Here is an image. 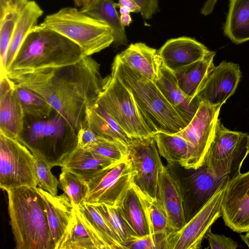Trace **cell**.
<instances>
[{
	"instance_id": "obj_1",
	"label": "cell",
	"mask_w": 249,
	"mask_h": 249,
	"mask_svg": "<svg viewBox=\"0 0 249 249\" xmlns=\"http://www.w3.org/2000/svg\"><path fill=\"white\" fill-rule=\"evenodd\" d=\"M6 75L38 93L78 132L86 126L87 109L96 102L104 82L100 65L91 56L67 66Z\"/></svg>"
},
{
	"instance_id": "obj_2",
	"label": "cell",
	"mask_w": 249,
	"mask_h": 249,
	"mask_svg": "<svg viewBox=\"0 0 249 249\" xmlns=\"http://www.w3.org/2000/svg\"><path fill=\"white\" fill-rule=\"evenodd\" d=\"M110 75L119 79L129 90L152 136L158 132L175 134L187 126L155 83L127 66L117 56L112 63Z\"/></svg>"
},
{
	"instance_id": "obj_3",
	"label": "cell",
	"mask_w": 249,
	"mask_h": 249,
	"mask_svg": "<svg viewBox=\"0 0 249 249\" xmlns=\"http://www.w3.org/2000/svg\"><path fill=\"white\" fill-rule=\"evenodd\" d=\"M84 56L77 44L42 22L28 34L6 74L67 66Z\"/></svg>"
},
{
	"instance_id": "obj_4",
	"label": "cell",
	"mask_w": 249,
	"mask_h": 249,
	"mask_svg": "<svg viewBox=\"0 0 249 249\" xmlns=\"http://www.w3.org/2000/svg\"><path fill=\"white\" fill-rule=\"evenodd\" d=\"M10 224L17 249H55L42 198L37 187L6 191Z\"/></svg>"
},
{
	"instance_id": "obj_5",
	"label": "cell",
	"mask_w": 249,
	"mask_h": 249,
	"mask_svg": "<svg viewBox=\"0 0 249 249\" xmlns=\"http://www.w3.org/2000/svg\"><path fill=\"white\" fill-rule=\"evenodd\" d=\"M78 131L54 110L48 118H24L23 127L17 139L52 168L61 166L77 146Z\"/></svg>"
},
{
	"instance_id": "obj_6",
	"label": "cell",
	"mask_w": 249,
	"mask_h": 249,
	"mask_svg": "<svg viewBox=\"0 0 249 249\" xmlns=\"http://www.w3.org/2000/svg\"><path fill=\"white\" fill-rule=\"evenodd\" d=\"M48 28L77 44L85 56H91L114 42L111 29L105 22L73 7H65L47 15Z\"/></svg>"
},
{
	"instance_id": "obj_7",
	"label": "cell",
	"mask_w": 249,
	"mask_h": 249,
	"mask_svg": "<svg viewBox=\"0 0 249 249\" xmlns=\"http://www.w3.org/2000/svg\"><path fill=\"white\" fill-rule=\"evenodd\" d=\"M249 154V134L231 130L218 118L205 164L215 176L228 177L229 181L239 174Z\"/></svg>"
},
{
	"instance_id": "obj_8",
	"label": "cell",
	"mask_w": 249,
	"mask_h": 249,
	"mask_svg": "<svg viewBox=\"0 0 249 249\" xmlns=\"http://www.w3.org/2000/svg\"><path fill=\"white\" fill-rule=\"evenodd\" d=\"M117 122L131 139L151 137L131 93L117 77L104 78L103 89L96 101Z\"/></svg>"
},
{
	"instance_id": "obj_9",
	"label": "cell",
	"mask_w": 249,
	"mask_h": 249,
	"mask_svg": "<svg viewBox=\"0 0 249 249\" xmlns=\"http://www.w3.org/2000/svg\"><path fill=\"white\" fill-rule=\"evenodd\" d=\"M37 186L32 153L17 139L0 134V188Z\"/></svg>"
},
{
	"instance_id": "obj_10",
	"label": "cell",
	"mask_w": 249,
	"mask_h": 249,
	"mask_svg": "<svg viewBox=\"0 0 249 249\" xmlns=\"http://www.w3.org/2000/svg\"><path fill=\"white\" fill-rule=\"evenodd\" d=\"M221 107L201 102L189 124L176 133L188 144L187 157L182 167L189 170L196 169L205 163Z\"/></svg>"
},
{
	"instance_id": "obj_11",
	"label": "cell",
	"mask_w": 249,
	"mask_h": 249,
	"mask_svg": "<svg viewBox=\"0 0 249 249\" xmlns=\"http://www.w3.org/2000/svg\"><path fill=\"white\" fill-rule=\"evenodd\" d=\"M127 158L133 171V183L142 193L156 198L159 176L163 165L153 136L132 139Z\"/></svg>"
},
{
	"instance_id": "obj_12",
	"label": "cell",
	"mask_w": 249,
	"mask_h": 249,
	"mask_svg": "<svg viewBox=\"0 0 249 249\" xmlns=\"http://www.w3.org/2000/svg\"><path fill=\"white\" fill-rule=\"evenodd\" d=\"M133 173L128 158L105 168L88 181L85 202L117 206L133 182Z\"/></svg>"
},
{
	"instance_id": "obj_13",
	"label": "cell",
	"mask_w": 249,
	"mask_h": 249,
	"mask_svg": "<svg viewBox=\"0 0 249 249\" xmlns=\"http://www.w3.org/2000/svg\"><path fill=\"white\" fill-rule=\"evenodd\" d=\"M227 184L223 186L180 230L168 234L167 249L201 248L202 241L212 225L222 216V201Z\"/></svg>"
},
{
	"instance_id": "obj_14",
	"label": "cell",
	"mask_w": 249,
	"mask_h": 249,
	"mask_svg": "<svg viewBox=\"0 0 249 249\" xmlns=\"http://www.w3.org/2000/svg\"><path fill=\"white\" fill-rule=\"evenodd\" d=\"M191 170L188 176L180 179L186 223L229 181L228 177L214 175L205 164Z\"/></svg>"
},
{
	"instance_id": "obj_15",
	"label": "cell",
	"mask_w": 249,
	"mask_h": 249,
	"mask_svg": "<svg viewBox=\"0 0 249 249\" xmlns=\"http://www.w3.org/2000/svg\"><path fill=\"white\" fill-rule=\"evenodd\" d=\"M226 226L239 233L249 230V170L228 182L221 205Z\"/></svg>"
},
{
	"instance_id": "obj_16",
	"label": "cell",
	"mask_w": 249,
	"mask_h": 249,
	"mask_svg": "<svg viewBox=\"0 0 249 249\" xmlns=\"http://www.w3.org/2000/svg\"><path fill=\"white\" fill-rule=\"evenodd\" d=\"M156 199L166 215L170 233L180 230L186 223L181 184L169 167L163 165L159 174Z\"/></svg>"
},
{
	"instance_id": "obj_17",
	"label": "cell",
	"mask_w": 249,
	"mask_h": 249,
	"mask_svg": "<svg viewBox=\"0 0 249 249\" xmlns=\"http://www.w3.org/2000/svg\"><path fill=\"white\" fill-rule=\"evenodd\" d=\"M241 77L238 64L223 61L214 67L196 96L201 102L222 106L234 93Z\"/></svg>"
},
{
	"instance_id": "obj_18",
	"label": "cell",
	"mask_w": 249,
	"mask_h": 249,
	"mask_svg": "<svg viewBox=\"0 0 249 249\" xmlns=\"http://www.w3.org/2000/svg\"><path fill=\"white\" fill-rule=\"evenodd\" d=\"M209 51L195 39L182 36L168 40L158 53L162 64L174 72L201 59Z\"/></svg>"
},
{
	"instance_id": "obj_19",
	"label": "cell",
	"mask_w": 249,
	"mask_h": 249,
	"mask_svg": "<svg viewBox=\"0 0 249 249\" xmlns=\"http://www.w3.org/2000/svg\"><path fill=\"white\" fill-rule=\"evenodd\" d=\"M0 85V134L17 139L23 127L24 114L14 82L5 75Z\"/></svg>"
},
{
	"instance_id": "obj_20",
	"label": "cell",
	"mask_w": 249,
	"mask_h": 249,
	"mask_svg": "<svg viewBox=\"0 0 249 249\" xmlns=\"http://www.w3.org/2000/svg\"><path fill=\"white\" fill-rule=\"evenodd\" d=\"M155 83L187 125L196 114L200 100L197 96L191 99L183 93L178 86L174 72L167 69L161 60L159 76Z\"/></svg>"
},
{
	"instance_id": "obj_21",
	"label": "cell",
	"mask_w": 249,
	"mask_h": 249,
	"mask_svg": "<svg viewBox=\"0 0 249 249\" xmlns=\"http://www.w3.org/2000/svg\"><path fill=\"white\" fill-rule=\"evenodd\" d=\"M37 190L43 201L56 249L71 219L73 206L64 193L54 196L39 187Z\"/></svg>"
},
{
	"instance_id": "obj_22",
	"label": "cell",
	"mask_w": 249,
	"mask_h": 249,
	"mask_svg": "<svg viewBox=\"0 0 249 249\" xmlns=\"http://www.w3.org/2000/svg\"><path fill=\"white\" fill-rule=\"evenodd\" d=\"M116 56L143 77L154 82L159 78L161 59L157 50L145 43H132Z\"/></svg>"
},
{
	"instance_id": "obj_23",
	"label": "cell",
	"mask_w": 249,
	"mask_h": 249,
	"mask_svg": "<svg viewBox=\"0 0 249 249\" xmlns=\"http://www.w3.org/2000/svg\"><path fill=\"white\" fill-rule=\"evenodd\" d=\"M73 206L71 219L56 249H105L78 206Z\"/></svg>"
},
{
	"instance_id": "obj_24",
	"label": "cell",
	"mask_w": 249,
	"mask_h": 249,
	"mask_svg": "<svg viewBox=\"0 0 249 249\" xmlns=\"http://www.w3.org/2000/svg\"><path fill=\"white\" fill-rule=\"evenodd\" d=\"M215 52L210 51L201 59L174 72L178 87L188 97L197 95L214 67Z\"/></svg>"
},
{
	"instance_id": "obj_25",
	"label": "cell",
	"mask_w": 249,
	"mask_h": 249,
	"mask_svg": "<svg viewBox=\"0 0 249 249\" xmlns=\"http://www.w3.org/2000/svg\"><path fill=\"white\" fill-rule=\"evenodd\" d=\"M117 162L77 146L60 167L61 170L69 171L88 181L101 170Z\"/></svg>"
},
{
	"instance_id": "obj_26",
	"label": "cell",
	"mask_w": 249,
	"mask_h": 249,
	"mask_svg": "<svg viewBox=\"0 0 249 249\" xmlns=\"http://www.w3.org/2000/svg\"><path fill=\"white\" fill-rule=\"evenodd\" d=\"M117 206L136 236L150 234L142 197L133 182L123 196Z\"/></svg>"
},
{
	"instance_id": "obj_27",
	"label": "cell",
	"mask_w": 249,
	"mask_h": 249,
	"mask_svg": "<svg viewBox=\"0 0 249 249\" xmlns=\"http://www.w3.org/2000/svg\"><path fill=\"white\" fill-rule=\"evenodd\" d=\"M43 13L42 9L34 0H28L22 6L8 49L6 72L28 34L36 25L38 19Z\"/></svg>"
},
{
	"instance_id": "obj_28",
	"label": "cell",
	"mask_w": 249,
	"mask_h": 249,
	"mask_svg": "<svg viewBox=\"0 0 249 249\" xmlns=\"http://www.w3.org/2000/svg\"><path fill=\"white\" fill-rule=\"evenodd\" d=\"M223 31L236 44L249 40V0H229Z\"/></svg>"
},
{
	"instance_id": "obj_29",
	"label": "cell",
	"mask_w": 249,
	"mask_h": 249,
	"mask_svg": "<svg viewBox=\"0 0 249 249\" xmlns=\"http://www.w3.org/2000/svg\"><path fill=\"white\" fill-rule=\"evenodd\" d=\"M116 8L113 0H91L80 10L107 24L112 30L114 42L125 45L127 42L126 35Z\"/></svg>"
},
{
	"instance_id": "obj_30",
	"label": "cell",
	"mask_w": 249,
	"mask_h": 249,
	"mask_svg": "<svg viewBox=\"0 0 249 249\" xmlns=\"http://www.w3.org/2000/svg\"><path fill=\"white\" fill-rule=\"evenodd\" d=\"M139 192L144 204L156 249H167V237L170 231L166 215L156 198Z\"/></svg>"
},
{
	"instance_id": "obj_31",
	"label": "cell",
	"mask_w": 249,
	"mask_h": 249,
	"mask_svg": "<svg viewBox=\"0 0 249 249\" xmlns=\"http://www.w3.org/2000/svg\"><path fill=\"white\" fill-rule=\"evenodd\" d=\"M78 210L105 249H124L100 212L91 204L84 202Z\"/></svg>"
},
{
	"instance_id": "obj_32",
	"label": "cell",
	"mask_w": 249,
	"mask_h": 249,
	"mask_svg": "<svg viewBox=\"0 0 249 249\" xmlns=\"http://www.w3.org/2000/svg\"><path fill=\"white\" fill-rule=\"evenodd\" d=\"M160 155L166 160L168 164L182 166L188 155L186 141L176 133L158 132L153 134Z\"/></svg>"
},
{
	"instance_id": "obj_33",
	"label": "cell",
	"mask_w": 249,
	"mask_h": 249,
	"mask_svg": "<svg viewBox=\"0 0 249 249\" xmlns=\"http://www.w3.org/2000/svg\"><path fill=\"white\" fill-rule=\"evenodd\" d=\"M14 85L25 117L40 120L52 114L54 109L38 93L15 83Z\"/></svg>"
},
{
	"instance_id": "obj_34",
	"label": "cell",
	"mask_w": 249,
	"mask_h": 249,
	"mask_svg": "<svg viewBox=\"0 0 249 249\" xmlns=\"http://www.w3.org/2000/svg\"><path fill=\"white\" fill-rule=\"evenodd\" d=\"M103 216L105 221L118 237L124 248V244L132 237L136 236L133 231L120 208L104 203L92 204Z\"/></svg>"
},
{
	"instance_id": "obj_35",
	"label": "cell",
	"mask_w": 249,
	"mask_h": 249,
	"mask_svg": "<svg viewBox=\"0 0 249 249\" xmlns=\"http://www.w3.org/2000/svg\"><path fill=\"white\" fill-rule=\"evenodd\" d=\"M21 9L12 7L0 15V77L6 74L8 49Z\"/></svg>"
},
{
	"instance_id": "obj_36",
	"label": "cell",
	"mask_w": 249,
	"mask_h": 249,
	"mask_svg": "<svg viewBox=\"0 0 249 249\" xmlns=\"http://www.w3.org/2000/svg\"><path fill=\"white\" fill-rule=\"evenodd\" d=\"M59 182L73 205L79 206L85 202L89 191L87 180L69 171L61 170Z\"/></svg>"
},
{
	"instance_id": "obj_37",
	"label": "cell",
	"mask_w": 249,
	"mask_h": 249,
	"mask_svg": "<svg viewBox=\"0 0 249 249\" xmlns=\"http://www.w3.org/2000/svg\"><path fill=\"white\" fill-rule=\"evenodd\" d=\"M88 150L116 162L124 160L128 157L127 145L99 136Z\"/></svg>"
},
{
	"instance_id": "obj_38",
	"label": "cell",
	"mask_w": 249,
	"mask_h": 249,
	"mask_svg": "<svg viewBox=\"0 0 249 249\" xmlns=\"http://www.w3.org/2000/svg\"><path fill=\"white\" fill-rule=\"evenodd\" d=\"M86 125L98 136L127 145L114 131L106 120L95 109L93 105L87 109Z\"/></svg>"
},
{
	"instance_id": "obj_39",
	"label": "cell",
	"mask_w": 249,
	"mask_h": 249,
	"mask_svg": "<svg viewBox=\"0 0 249 249\" xmlns=\"http://www.w3.org/2000/svg\"><path fill=\"white\" fill-rule=\"evenodd\" d=\"M35 175L37 185L53 196L57 194L59 183L52 171V167L37 157L35 156Z\"/></svg>"
},
{
	"instance_id": "obj_40",
	"label": "cell",
	"mask_w": 249,
	"mask_h": 249,
	"mask_svg": "<svg viewBox=\"0 0 249 249\" xmlns=\"http://www.w3.org/2000/svg\"><path fill=\"white\" fill-rule=\"evenodd\" d=\"M205 237L211 249H236L238 247V244L231 237L213 233L211 230L207 232Z\"/></svg>"
},
{
	"instance_id": "obj_41",
	"label": "cell",
	"mask_w": 249,
	"mask_h": 249,
	"mask_svg": "<svg viewBox=\"0 0 249 249\" xmlns=\"http://www.w3.org/2000/svg\"><path fill=\"white\" fill-rule=\"evenodd\" d=\"M93 106L95 109L106 120L112 129L121 138L123 141L128 145L132 139L117 122L96 102L93 104Z\"/></svg>"
},
{
	"instance_id": "obj_42",
	"label": "cell",
	"mask_w": 249,
	"mask_h": 249,
	"mask_svg": "<svg viewBox=\"0 0 249 249\" xmlns=\"http://www.w3.org/2000/svg\"><path fill=\"white\" fill-rule=\"evenodd\" d=\"M125 249H156L152 235L134 236L124 245Z\"/></svg>"
},
{
	"instance_id": "obj_43",
	"label": "cell",
	"mask_w": 249,
	"mask_h": 249,
	"mask_svg": "<svg viewBox=\"0 0 249 249\" xmlns=\"http://www.w3.org/2000/svg\"><path fill=\"white\" fill-rule=\"evenodd\" d=\"M98 136L87 126L81 128L77 133V146L89 149L96 141Z\"/></svg>"
},
{
	"instance_id": "obj_44",
	"label": "cell",
	"mask_w": 249,
	"mask_h": 249,
	"mask_svg": "<svg viewBox=\"0 0 249 249\" xmlns=\"http://www.w3.org/2000/svg\"><path fill=\"white\" fill-rule=\"evenodd\" d=\"M140 7L143 18L149 19L158 9V0H133Z\"/></svg>"
},
{
	"instance_id": "obj_45",
	"label": "cell",
	"mask_w": 249,
	"mask_h": 249,
	"mask_svg": "<svg viewBox=\"0 0 249 249\" xmlns=\"http://www.w3.org/2000/svg\"><path fill=\"white\" fill-rule=\"evenodd\" d=\"M120 13L121 14L120 19L122 25L124 28L129 26L132 22V18L130 15V10L125 7H120Z\"/></svg>"
},
{
	"instance_id": "obj_46",
	"label": "cell",
	"mask_w": 249,
	"mask_h": 249,
	"mask_svg": "<svg viewBox=\"0 0 249 249\" xmlns=\"http://www.w3.org/2000/svg\"><path fill=\"white\" fill-rule=\"evenodd\" d=\"M116 7H125L129 8L131 12H141V10L138 5L133 0H119L118 2L115 3Z\"/></svg>"
},
{
	"instance_id": "obj_47",
	"label": "cell",
	"mask_w": 249,
	"mask_h": 249,
	"mask_svg": "<svg viewBox=\"0 0 249 249\" xmlns=\"http://www.w3.org/2000/svg\"><path fill=\"white\" fill-rule=\"evenodd\" d=\"M217 0H207L201 10V13L204 16L210 14L213 9Z\"/></svg>"
},
{
	"instance_id": "obj_48",
	"label": "cell",
	"mask_w": 249,
	"mask_h": 249,
	"mask_svg": "<svg viewBox=\"0 0 249 249\" xmlns=\"http://www.w3.org/2000/svg\"><path fill=\"white\" fill-rule=\"evenodd\" d=\"M11 6V0H0V14Z\"/></svg>"
},
{
	"instance_id": "obj_49",
	"label": "cell",
	"mask_w": 249,
	"mask_h": 249,
	"mask_svg": "<svg viewBox=\"0 0 249 249\" xmlns=\"http://www.w3.org/2000/svg\"><path fill=\"white\" fill-rule=\"evenodd\" d=\"M28 0H11V6L21 9Z\"/></svg>"
},
{
	"instance_id": "obj_50",
	"label": "cell",
	"mask_w": 249,
	"mask_h": 249,
	"mask_svg": "<svg viewBox=\"0 0 249 249\" xmlns=\"http://www.w3.org/2000/svg\"><path fill=\"white\" fill-rule=\"evenodd\" d=\"M75 5L81 8L87 5L91 0H73Z\"/></svg>"
},
{
	"instance_id": "obj_51",
	"label": "cell",
	"mask_w": 249,
	"mask_h": 249,
	"mask_svg": "<svg viewBox=\"0 0 249 249\" xmlns=\"http://www.w3.org/2000/svg\"><path fill=\"white\" fill-rule=\"evenodd\" d=\"M241 240L246 244L249 248V230L246 231L245 234H240Z\"/></svg>"
}]
</instances>
